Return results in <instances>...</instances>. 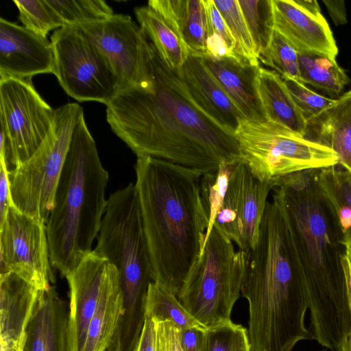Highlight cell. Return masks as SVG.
I'll list each match as a JSON object with an SVG mask.
<instances>
[{
	"mask_svg": "<svg viewBox=\"0 0 351 351\" xmlns=\"http://www.w3.org/2000/svg\"><path fill=\"white\" fill-rule=\"evenodd\" d=\"M148 67L106 104L110 128L137 157L162 159L202 174L243 161L234 134L195 105L178 71L169 69L156 48Z\"/></svg>",
	"mask_w": 351,
	"mask_h": 351,
	"instance_id": "obj_1",
	"label": "cell"
},
{
	"mask_svg": "<svg viewBox=\"0 0 351 351\" xmlns=\"http://www.w3.org/2000/svg\"><path fill=\"white\" fill-rule=\"evenodd\" d=\"M317 169L277 179L273 197L287 219L293 261L306 293L312 339L339 351L351 332V294L341 261L346 246L319 191Z\"/></svg>",
	"mask_w": 351,
	"mask_h": 351,
	"instance_id": "obj_2",
	"label": "cell"
},
{
	"mask_svg": "<svg viewBox=\"0 0 351 351\" xmlns=\"http://www.w3.org/2000/svg\"><path fill=\"white\" fill-rule=\"evenodd\" d=\"M134 169L153 280L177 295L203 252L208 228L202 173L151 156L137 157Z\"/></svg>",
	"mask_w": 351,
	"mask_h": 351,
	"instance_id": "obj_3",
	"label": "cell"
},
{
	"mask_svg": "<svg viewBox=\"0 0 351 351\" xmlns=\"http://www.w3.org/2000/svg\"><path fill=\"white\" fill-rule=\"evenodd\" d=\"M241 293L249 305L251 351H292L299 341L312 339L304 324V285L285 214L275 199L267 203L257 241L246 253Z\"/></svg>",
	"mask_w": 351,
	"mask_h": 351,
	"instance_id": "obj_4",
	"label": "cell"
},
{
	"mask_svg": "<svg viewBox=\"0 0 351 351\" xmlns=\"http://www.w3.org/2000/svg\"><path fill=\"white\" fill-rule=\"evenodd\" d=\"M108 181V172L102 166L82 112L46 224L51 264L64 277L93 251L107 206Z\"/></svg>",
	"mask_w": 351,
	"mask_h": 351,
	"instance_id": "obj_5",
	"label": "cell"
},
{
	"mask_svg": "<svg viewBox=\"0 0 351 351\" xmlns=\"http://www.w3.org/2000/svg\"><path fill=\"white\" fill-rule=\"evenodd\" d=\"M246 253L213 228L202 254L176 295L189 313L206 328L230 321L239 299Z\"/></svg>",
	"mask_w": 351,
	"mask_h": 351,
	"instance_id": "obj_6",
	"label": "cell"
},
{
	"mask_svg": "<svg viewBox=\"0 0 351 351\" xmlns=\"http://www.w3.org/2000/svg\"><path fill=\"white\" fill-rule=\"evenodd\" d=\"M234 136L242 160L261 181L274 182L293 173L339 162L330 147L268 119H241Z\"/></svg>",
	"mask_w": 351,
	"mask_h": 351,
	"instance_id": "obj_7",
	"label": "cell"
},
{
	"mask_svg": "<svg viewBox=\"0 0 351 351\" xmlns=\"http://www.w3.org/2000/svg\"><path fill=\"white\" fill-rule=\"evenodd\" d=\"M83 108L76 103L55 109L51 126L34 154L9 170L12 206L47 224L69 147L71 135Z\"/></svg>",
	"mask_w": 351,
	"mask_h": 351,
	"instance_id": "obj_8",
	"label": "cell"
},
{
	"mask_svg": "<svg viewBox=\"0 0 351 351\" xmlns=\"http://www.w3.org/2000/svg\"><path fill=\"white\" fill-rule=\"evenodd\" d=\"M94 251L116 267L122 291H148L152 267L135 184L108 199Z\"/></svg>",
	"mask_w": 351,
	"mask_h": 351,
	"instance_id": "obj_9",
	"label": "cell"
},
{
	"mask_svg": "<svg viewBox=\"0 0 351 351\" xmlns=\"http://www.w3.org/2000/svg\"><path fill=\"white\" fill-rule=\"evenodd\" d=\"M51 42L52 73L69 96L106 104L117 93L118 80L110 63L78 25L57 29Z\"/></svg>",
	"mask_w": 351,
	"mask_h": 351,
	"instance_id": "obj_10",
	"label": "cell"
},
{
	"mask_svg": "<svg viewBox=\"0 0 351 351\" xmlns=\"http://www.w3.org/2000/svg\"><path fill=\"white\" fill-rule=\"evenodd\" d=\"M55 110L38 94L32 79L0 78V127L7 145L9 170L27 161L39 147Z\"/></svg>",
	"mask_w": 351,
	"mask_h": 351,
	"instance_id": "obj_11",
	"label": "cell"
},
{
	"mask_svg": "<svg viewBox=\"0 0 351 351\" xmlns=\"http://www.w3.org/2000/svg\"><path fill=\"white\" fill-rule=\"evenodd\" d=\"M0 274L13 272L39 290L54 277L46 225L12 206L0 226Z\"/></svg>",
	"mask_w": 351,
	"mask_h": 351,
	"instance_id": "obj_12",
	"label": "cell"
},
{
	"mask_svg": "<svg viewBox=\"0 0 351 351\" xmlns=\"http://www.w3.org/2000/svg\"><path fill=\"white\" fill-rule=\"evenodd\" d=\"M274 186V182L255 177L243 161L236 164L213 228L239 250L248 252L257 241L267 197Z\"/></svg>",
	"mask_w": 351,
	"mask_h": 351,
	"instance_id": "obj_13",
	"label": "cell"
},
{
	"mask_svg": "<svg viewBox=\"0 0 351 351\" xmlns=\"http://www.w3.org/2000/svg\"><path fill=\"white\" fill-rule=\"evenodd\" d=\"M77 25L110 63L118 80L119 91L139 80L151 41L130 16L113 14L104 20Z\"/></svg>",
	"mask_w": 351,
	"mask_h": 351,
	"instance_id": "obj_14",
	"label": "cell"
},
{
	"mask_svg": "<svg viewBox=\"0 0 351 351\" xmlns=\"http://www.w3.org/2000/svg\"><path fill=\"white\" fill-rule=\"evenodd\" d=\"M110 263L93 250L65 278L69 287L66 351H84Z\"/></svg>",
	"mask_w": 351,
	"mask_h": 351,
	"instance_id": "obj_15",
	"label": "cell"
},
{
	"mask_svg": "<svg viewBox=\"0 0 351 351\" xmlns=\"http://www.w3.org/2000/svg\"><path fill=\"white\" fill-rule=\"evenodd\" d=\"M53 62V46L47 37L0 18V78L52 73Z\"/></svg>",
	"mask_w": 351,
	"mask_h": 351,
	"instance_id": "obj_16",
	"label": "cell"
},
{
	"mask_svg": "<svg viewBox=\"0 0 351 351\" xmlns=\"http://www.w3.org/2000/svg\"><path fill=\"white\" fill-rule=\"evenodd\" d=\"M40 290L15 273L0 274V351H23Z\"/></svg>",
	"mask_w": 351,
	"mask_h": 351,
	"instance_id": "obj_17",
	"label": "cell"
},
{
	"mask_svg": "<svg viewBox=\"0 0 351 351\" xmlns=\"http://www.w3.org/2000/svg\"><path fill=\"white\" fill-rule=\"evenodd\" d=\"M271 1L274 29L298 52L337 56L336 41L324 16L305 12L293 0Z\"/></svg>",
	"mask_w": 351,
	"mask_h": 351,
	"instance_id": "obj_18",
	"label": "cell"
},
{
	"mask_svg": "<svg viewBox=\"0 0 351 351\" xmlns=\"http://www.w3.org/2000/svg\"><path fill=\"white\" fill-rule=\"evenodd\" d=\"M178 71L195 105L210 119L234 134L245 117L215 80L202 57L190 54Z\"/></svg>",
	"mask_w": 351,
	"mask_h": 351,
	"instance_id": "obj_19",
	"label": "cell"
},
{
	"mask_svg": "<svg viewBox=\"0 0 351 351\" xmlns=\"http://www.w3.org/2000/svg\"><path fill=\"white\" fill-rule=\"evenodd\" d=\"M201 57L215 80L245 118L267 119L256 86L260 66H255L231 57Z\"/></svg>",
	"mask_w": 351,
	"mask_h": 351,
	"instance_id": "obj_20",
	"label": "cell"
},
{
	"mask_svg": "<svg viewBox=\"0 0 351 351\" xmlns=\"http://www.w3.org/2000/svg\"><path fill=\"white\" fill-rule=\"evenodd\" d=\"M68 312L54 287L40 290L23 351H66Z\"/></svg>",
	"mask_w": 351,
	"mask_h": 351,
	"instance_id": "obj_21",
	"label": "cell"
},
{
	"mask_svg": "<svg viewBox=\"0 0 351 351\" xmlns=\"http://www.w3.org/2000/svg\"><path fill=\"white\" fill-rule=\"evenodd\" d=\"M304 137L332 149L338 165L351 171V88L332 106L307 120Z\"/></svg>",
	"mask_w": 351,
	"mask_h": 351,
	"instance_id": "obj_22",
	"label": "cell"
},
{
	"mask_svg": "<svg viewBox=\"0 0 351 351\" xmlns=\"http://www.w3.org/2000/svg\"><path fill=\"white\" fill-rule=\"evenodd\" d=\"M119 274L110 263L99 303L90 320L84 351H108L122 313Z\"/></svg>",
	"mask_w": 351,
	"mask_h": 351,
	"instance_id": "obj_23",
	"label": "cell"
},
{
	"mask_svg": "<svg viewBox=\"0 0 351 351\" xmlns=\"http://www.w3.org/2000/svg\"><path fill=\"white\" fill-rule=\"evenodd\" d=\"M256 86L266 119L304 136L307 119L295 103L280 75L260 66Z\"/></svg>",
	"mask_w": 351,
	"mask_h": 351,
	"instance_id": "obj_24",
	"label": "cell"
},
{
	"mask_svg": "<svg viewBox=\"0 0 351 351\" xmlns=\"http://www.w3.org/2000/svg\"><path fill=\"white\" fill-rule=\"evenodd\" d=\"M147 5L173 22L190 54L206 55L204 0H150Z\"/></svg>",
	"mask_w": 351,
	"mask_h": 351,
	"instance_id": "obj_25",
	"label": "cell"
},
{
	"mask_svg": "<svg viewBox=\"0 0 351 351\" xmlns=\"http://www.w3.org/2000/svg\"><path fill=\"white\" fill-rule=\"evenodd\" d=\"M134 14L162 62L171 69H180L190 53L173 22L148 5L136 8Z\"/></svg>",
	"mask_w": 351,
	"mask_h": 351,
	"instance_id": "obj_26",
	"label": "cell"
},
{
	"mask_svg": "<svg viewBox=\"0 0 351 351\" xmlns=\"http://www.w3.org/2000/svg\"><path fill=\"white\" fill-rule=\"evenodd\" d=\"M316 180L345 245L351 241V171L338 164L318 169Z\"/></svg>",
	"mask_w": 351,
	"mask_h": 351,
	"instance_id": "obj_27",
	"label": "cell"
},
{
	"mask_svg": "<svg viewBox=\"0 0 351 351\" xmlns=\"http://www.w3.org/2000/svg\"><path fill=\"white\" fill-rule=\"evenodd\" d=\"M302 83L332 95H339L348 83L336 57L322 53L298 52Z\"/></svg>",
	"mask_w": 351,
	"mask_h": 351,
	"instance_id": "obj_28",
	"label": "cell"
},
{
	"mask_svg": "<svg viewBox=\"0 0 351 351\" xmlns=\"http://www.w3.org/2000/svg\"><path fill=\"white\" fill-rule=\"evenodd\" d=\"M145 313L155 322L171 321L182 329L205 328L189 313L175 294L154 282L148 288Z\"/></svg>",
	"mask_w": 351,
	"mask_h": 351,
	"instance_id": "obj_29",
	"label": "cell"
},
{
	"mask_svg": "<svg viewBox=\"0 0 351 351\" xmlns=\"http://www.w3.org/2000/svg\"><path fill=\"white\" fill-rule=\"evenodd\" d=\"M213 1L236 42L237 58L259 66L256 47L238 0Z\"/></svg>",
	"mask_w": 351,
	"mask_h": 351,
	"instance_id": "obj_30",
	"label": "cell"
},
{
	"mask_svg": "<svg viewBox=\"0 0 351 351\" xmlns=\"http://www.w3.org/2000/svg\"><path fill=\"white\" fill-rule=\"evenodd\" d=\"M258 55L270 45L274 32L271 0H238Z\"/></svg>",
	"mask_w": 351,
	"mask_h": 351,
	"instance_id": "obj_31",
	"label": "cell"
},
{
	"mask_svg": "<svg viewBox=\"0 0 351 351\" xmlns=\"http://www.w3.org/2000/svg\"><path fill=\"white\" fill-rule=\"evenodd\" d=\"M235 165L223 164L217 171L206 173L201 177L200 194L209 220L204 247L213 228L216 217L223 206L230 178Z\"/></svg>",
	"mask_w": 351,
	"mask_h": 351,
	"instance_id": "obj_32",
	"label": "cell"
},
{
	"mask_svg": "<svg viewBox=\"0 0 351 351\" xmlns=\"http://www.w3.org/2000/svg\"><path fill=\"white\" fill-rule=\"evenodd\" d=\"M207 19L206 55L237 58L236 42L213 0H204Z\"/></svg>",
	"mask_w": 351,
	"mask_h": 351,
	"instance_id": "obj_33",
	"label": "cell"
},
{
	"mask_svg": "<svg viewBox=\"0 0 351 351\" xmlns=\"http://www.w3.org/2000/svg\"><path fill=\"white\" fill-rule=\"evenodd\" d=\"M48 2L64 25L101 21L114 14L111 7L102 0H50Z\"/></svg>",
	"mask_w": 351,
	"mask_h": 351,
	"instance_id": "obj_34",
	"label": "cell"
},
{
	"mask_svg": "<svg viewBox=\"0 0 351 351\" xmlns=\"http://www.w3.org/2000/svg\"><path fill=\"white\" fill-rule=\"evenodd\" d=\"M19 12V20L23 27L32 32L47 37L48 33L64 23L48 1L14 0Z\"/></svg>",
	"mask_w": 351,
	"mask_h": 351,
	"instance_id": "obj_35",
	"label": "cell"
},
{
	"mask_svg": "<svg viewBox=\"0 0 351 351\" xmlns=\"http://www.w3.org/2000/svg\"><path fill=\"white\" fill-rule=\"evenodd\" d=\"M258 60L281 76L302 83L298 51L275 29L270 45L258 55Z\"/></svg>",
	"mask_w": 351,
	"mask_h": 351,
	"instance_id": "obj_36",
	"label": "cell"
},
{
	"mask_svg": "<svg viewBox=\"0 0 351 351\" xmlns=\"http://www.w3.org/2000/svg\"><path fill=\"white\" fill-rule=\"evenodd\" d=\"M201 351H251L248 331L231 320L207 328Z\"/></svg>",
	"mask_w": 351,
	"mask_h": 351,
	"instance_id": "obj_37",
	"label": "cell"
},
{
	"mask_svg": "<svg viewBox=\"0 0 351 351\" xmlns=\"http://www.w3.org/2000/svg\"><path fill=\"white\" fill-rule=\"evenodd\" d=\"M281 77L295 103L307 120L317 117L336 101V99L326 97L311 90L297 80L285 76Z\"/></svg>",
	"mask_w": 351,
	"mask_h": 351,
	"instance_id": "obj_38",
	"label": "cell"
},
{
	"mask_svg": "<svg viewBox=\"0 0 351 351\" xmlns=\"http://www.w3.org/2000/svg\"><path fill=\"white\" fill-rule=\"evenodd\" d=\"M155 328V351H184L180 340L182 328L177 324L171 321L157 322Z\"/></svg>",
	"mask_w": 351,
	"mask_h": 351,
	"instance_id": "obj_39",
	"label": "cell"
},
{
	"mask_svg": "<svg viewBox=\"0 0 351 351\" xmlns=\"http://www.w3.org/2000/svg\"><path fill=\"white\" fill-rule=\"evenodd\" d=\"M12 206L9 169L5 160L0 158V226L3 225Z\"/></svg>",
	"mask_w": 351,
	"mask_h": 351,
	"instance_id": "obj_40",
	"label": "cell"
},
{
	"mask_svg": "<svg viewBox=\"0 0 351 351\" xmlns=\"http://www.w3.org/2000/svg\"><path fill=\"white\" fill-rule=\"evenodd\" d=\"M205 330L201 327L182 329L180 340L184 351H201Z\"/></svg>",
	"mask_w": 351,
	"mask_h": 351,
	"instance_id": "obj_41",
	"label": "cell"
},
{
	"mask_svg": "<svg viewBox=\"0 0 351 351\" xmlns=\"http://www.w3.org/2000/svg\"><path fill=\"white\" fill-rule=\"evenodd\" d=\"M155 322L147 315L134 351H155Z\"/></svg>",
	"mask_w": 351,
	"mask_h": 351,
	"instance_id": "obj_42",
	"label": "cell"
},
{
	"mask_svg": "<svg viewBox=\"0 0 351 351\" xmlns=\"http://www.w3.org/2000/svg\"><path fill=\"white\" fill-rule=\"evenodd\" d=\"M323 3L336 25H341L347 23V13L343 1L324 0Z\"/></svg>",
	"mask_w": 351,
	"mask_h": 351,
	"instance_id": "obj_43",
	"label": "cell"
},
{
	"mask_svg": "<svg viewBox=\"0 0 351 351\" xmlns=\"http://www.w3.org/2000/svg\"><path fill=\"white\" fill-rule=\"evenodd\" d=\"M294 3L305 12L316 16H323L318 2L315 0H293Z\"/></svg>",
	"mask_w": 351,
	"mask_h": 351,
	"instance_id": "obj_44",
	"label": "cell"
},
{
	"mask_svg": "<svg viewBox=\"0 0 351 351\" xmlns=\"http://www.w3.org/2000/svg\"><path fill=\"white\" fill-rule=\"evenodd\" d=\"M339 351H351V332L345 339Z\"/></svg>",
	"mask_w": 351,
	"mask_h": 351,
	"instance_id": "obj_45",
	"label": "cell"
}]
</instances>
